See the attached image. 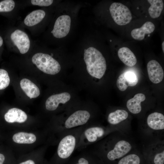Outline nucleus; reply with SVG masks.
I'll return each mask as SVG.
<instances>
[{"label":"nucleus","instance_id":"obj_1","mask_svg":"<svg viewBox=\"0 0 164 164\" xmlns=\"http://www.w3.org/2000/svg\"><path fill=\"white\" fill-rule=\"evenodd\" d=\"M84 6L83 3L64 1L59 5L58 15L56 18L50 33L64 46L72 38L77 28L78 15Z\"/></svg>","mask_w":164,"mask_h":164},{"label":"nucleus","instance_id":"obj_2","mask_svg":"<svg viewBox=\"0 0 164 164\" xmlns=\"http://www.w3.org/2000/svg\"><path fill=\"white\" fill-rule=\"evenodd\" d=\"M75 48L81 56L88 73L93 77L101 78L107 69L106 61L96 46L94 35L90 29L81 37Z\"/></svg>","mask_w":164,"mask_h":164},{"label":"nucleus","instance_id":"obj_3","mask_svg":"<svg viewBox=\"0 0 164 164\" xmlns=\"http://www.w3.org/2000/svg\"><path fill=\"white\" fill-rule=\"evenodd\" d=\"M86 126L64 132V135L60 142L57 149V154L60 164H65L68 161L76 149L81 133Z\"/></svg>","mask_w":164,"mask_h":164},{"label":"nucleus","instance_id":"obj_4","mask_svg":"<svg viewBox=\"0 0 164 164\" xmlns=\"http://www.w3.org/2000/svg\"><path fill=\"white\" fill-rule=\"evenodd\" d=\"M50 54L42 53L34 54L32 58V62L37 68L43 72L47 74L55 75L61 70V66L60 63Z\"/></svg>","mask_w":164,"mask_h":164},{"label":"nucleus","instance_id":"obj_5","mask_svg":"<svg viewBox=\"0 0 164 164\" xmlns=\"http://www.w3.org/2000/svg\"><path fill=\"white\" fill-rule=\"evenodd\" d=\"M87 126L80 135L77 148H82L94 143L105 136L108 132L106 128L98 126Z\"/></svg>","mask_w":164,"mask_h":164},{"label":"nucleus","instance_id":"obj_6","mask_svg":"<svg viewBox=\"0 0 164 164\" xmlns=\"http://www.w3.org/2000/svg\"><path fill=\"white\" fill-rule=\"evenodd\" d=\"M109 12L113 20L118 25H126L132 19V14L129 9L120 3H112L109 7Z\"/></svg>","mask_w":164,"mask_h":164},{"label":"nucleus","instance_id":"obj_7","mask_svg":"<svg viewBox=\"0 0 164 164\" xmlns=\"http://www.w3.org/2000/svg\"><path fill=\"white\" fill-rule=\"evenodd\" d=\"M91 117L90 113L86 110H77L70 115L64 121L62 127L64 132L77 128L83 126Z\"/></svg>","mask_w":164,"mask_h":164},{"label":"nucleus","instance_id":"obj_8","mask_svg":"<svg viewBox=\"0 0 164 164\" xmlns=\"http://www.w3.org/2000/svg\"><path fill=\"white\" fill-rule=\"evenodd\" d=\"M132 146L128 141L121 140L116 142L112 146L107 149L106 158L108 161H113L123 157L129 152Z\"/></svg>","mask_w":164,"mask_h":164},{"label":"nucleus","instance_id":"obj_9","mask_svg":"<svg viewBox=\"0 0 164 164\" xmlns=\"http://www.w3.org/2000/svg\"><path fill=\"white\" fill-rule=\"evenodd\" d=\"M11 39L21 54H25L29 50L30 41L27 34L19 30H15L11 35Z\"/></svg>","mask_w":164,"mask_h":164},{"label":"nucleus","instance_id":"obj_10","mask_svg":"<svg viewBox=\"0 0 164 164\" xmlns=\"http://www.w3.org/2000/svg\"><path fill=\"white\" fill-rule=\"evenodd\" d=\"M149 78L154 84H158L162 80L164 73L163 70L159 63L155 60L149 61L147 64Z\"/></svg>","mask_w":164,"mask_h":164},{"label":"nucleus","instance_id":"obj_11","mask_svg":"<svg viewBox=\"0 0 164 164\" xmlns=\"http://www.w3.org/2000/svg\"><path fill=\"white\" fill-rule=\"evenodd\" d=\"M138 78L133 72L127 71L121 74L118 77L116 84L118 89L121 91H124L128 86L133 87L136 85Z\"/></svg>","mask_w":164,"mask_h":164},{"label":"nucleus","instance_id":"obj_12","mask_svg":"<svg viewBox=\"0 0 164 164\" xmlns=\"http://www.w3.org/2000/svg\"><path fill=\"white\" fill-rule=\"evenodd\" d=\"M70 94L67 92L53 95L46 100V108L49 111H54L57 108L60 104L66 103L70 100Z\"/></svg>","mask_w":164,"mask_h":164},{"label":"nucleus","instance_id":"obj_13","mask_svg":"<svg viewBox=\"0 0 164 164\" xmlns=\"http://www.w3.org/2000/svg\"><path fill=\"white\" fill-rule=\"evenodd\" d=\"M148 127L155 131L164 129V116L162 113L154 112L149 114L147 119Z\"/></svg>","mask_w":164,"mask_h":164},{"label":"nucleus","instance_id":"obj_14","mask_svg":"<svg viewBox=\"0 0 164 164\" xmlns=\"http://www.w3.org/2000/svg\"><path fill=\"white\" fill-rule=\"evenodd\" d=\"M5 121L10 123H23L27 120V116L25 112L16 108L9 109L4 115Z\"/></svg>","mask_w":164,"mask_h":164},{"label":"nucleus","instance_id":"obj_15","mask_svg":"<svg viewBox=\"0 0 164 164\" xmlns=\"http://www.w3.org/2000/svg\"><path fill=\"white\" fill-rule=\"evenodd\" d=\"M155 28L154 24L151 22L147 21L145 23L142 27L133 29L131 32L132 37L135 40H143L146 34L152 32Z\"/></svg>","mask_w":164,"mask_h":164},{"label":"nucleus","instance_id":"obj_16","mask_svg":"<svg viewBox=\"0 0 164 164\" xmlns=\"http://www.w3.org/2000/svg\"><path fill=\"white\" fill-rule=\"evenodd\" d=\"M118 54L121 60L128 66H133L137 63V60L135 56L128 47H124L120 48Z\"/></svg>","mask_w":164,"mask_h":164},{"label":"nucleus","instance_id":"obj_17","mask_svg":"<svg viewBox=\"0 0 164 164\" xmlns=\"http://www.w3.org/2000/svg\"><path fill=\"white\" fill-rule=\"evenodd\" d=\"M21 87L30 99L37 97L40 94L38 87L29 80L24 78L20 82Z\"/></svg>","mask_w":164,"mask_h":164},{"label":"nucleus","instance_id":"obj_18","mask_svg":"<svg viewBox=\"0 0 164 164\" xmlns=\"http://www.w3.org/2000/svg\"><path fill=\"white\" fill-rule=\"evenodd\" d=\"M145 99V95L142 93L136 94L132 98L128 101L126 106L128 110L133 114L139 113L142 110L141 102Z\"/></svg>","mask_w":164,"mask_h":164},{"label":"nucleus","instance_id":"obj_19","mask_svg":"<svg viewBox=\"0 0 164 164\" xmlns=\"http://www.w3.org/2000/svg\"><path fill=\"white\" fill-rule=\"evenodd\" d=\"M46 15V12L43 10L38 9L33 11L26 17L24 23L28 26H34L42 21Z\"/></svg>","mask_w":164,"mask_h":164},{"label":"nucleus","instance_id":"obj_20","mask_svg":"<svg viewBox=\"0 0 164 164\" xmlns=\"http://www.w3.org/2000/svg\"><path fill=\"white\" fill-rule=\"evenodd\" d=\"M128 116V114L126 111L118 109L109 114L107 120L110 124L115 125L127 119Z\"/></svg>","mask_w":164,"mask_h":164},{"label":"nucleus","instance_id":"obj_21","mask_svg":"<svg viewBox=\"0 0 164 164\" xmlns=\"http://www.w3.org/2000/svg\"><path fill=\"white\" fill-rule=\"evenodd\" d=\"M69 164H98L93 154L84 152L74 158Z\"/></svg>","mask_w":164,"mask_h":164},{"label":"nucleus","instance_id":"obj_22","mask_svg":"<svg viewBox=\"0 0 164 164\" xmlns=\"http://www.w3.org/2000/svg\"><path fill=\"white\" fill-rule=\"evenodd\" d=\"M150 5L148 12L150 17L153 19L159 17L163 9V1L162 0H148Z\"/></svg>","mask_w":164,"mask_h":164},{"label":"nucleus","instance_id":"obj_23","mask_svg":"<svg viewBox=\"0 0 164 164\" xmlns=\"http://www.w3.org/2000/svg\"><path fill=\"white\" fill-rule=\"evenodd\" d=\"M14 142L19 144H32L36 140V137L33 134L19 132L15 134L12 137Z\"/></svg>","mask_w":164,"mask_h":164},{"label":"nucleus","instance_id":"obj_24","mask_svg":"<svg viewBox=\"0 0 164 164\" xmlns=\"http://www.w3.org/2000/svg\"><path fill=\"white\" fill-rule=\"evenodd\" d=\"M141 159L139 156L135 154H131L122 158L118 164H140Z\"/></svg>","mask_w":164,"mask_h":164},{"label":"nucleus","instance_id":"obj_25","mask_svg":"<svg viewBox=\"0 0 164 164\" xmlns=\"http://www.w3.org/2000/svg\"><path fill=\"white\" fill-rule=\"evenodd\" d=\"M10 78L7 72L5 70L0 69V90H3L9 85Z\"/></svg>","mask_w":164,"mask_h":164},{"label":"nucleus","instance_id":"obj_26","mask_svg":"<svg viewBox=\"0 0 164 164\" xmlns=\"http://www.w3.org/2000/svg\"><path fill=\"white\" fill-rule=\"evenodd\" d=\"M155 153L153 158L154 164H164V146L159 147L155 148Z\"/></svg>","mask_w":164,"mask_h":164},{"label":"nucleus","instance_id":"obj_27","mask_svg":"<svg viewBox=\"0 0 164 164\" xmlns=\"http://www.w3.org/2000/svg\"><path fill=\"white\" fill-rule=\"evenodd\" d=\"M15 6V3L12 0H5L0 2V12L12 11Z\"/></svg>","mask_w":164,"mask_h":164},{"label":"nucleus","instance_id":"obj_28","mask_svg":"<svg viewBox=\"0 0 164 164\" xmlns=\"http://www.w3.org/2000/svg\"><path fill=\"white\" fill-rule=\"evenodd\" d=\"M53 0H32L31 4L33 5L47 7L51 5L53 3Z\"/></svg>","mask_w":164,"mask_h":164},{"label":"nucleus","instance_id":"obj_29","mask_svg":"<svg viewBox=\"0 0 164 164\" xmlns=\"http://www.w3.org/2000/svg\"><path fill=\"white\" fill-rule=\"evenodd\" d=\"M19 164H35V163L33 160H28L20 163Z\"/></svg>","mask_w":164,"mask_h":164},{"label":"nucleus","instance_id":"obj_30","mask_svg":"<svg viewBox=\"0 0 164 164\" xmlns=\"http://www.w3.org/2000/svg\"><path fill=\"white\" fill-rule=\"evenodd\" d=\"M5 157L4 155L0 153V164H3L5 160Z\"/></svg>","mask_w":164,"mask_h":164},{"label":"nucleus","instance_id":"obj_31","mask_svg":"<svg viewBox=\"0 0 164 164\" xmlns=\"http://www.w3.org/2000/svg\"><path fill=\"white\" fill-rule=\"evenodd\" d=\"M3 43V39L0 36V47L2 46Z\"/></svg>","mask_w":164,"mask_h":164},{"label":"nucleus","instance_id":"obj_32","mask_svg":"<svg viewBox=\"0 0 164 164\" xmlns=\"http://www.w3.org/2000/svg\"><path fill=\"white\" fill-rule=\"evenodd\" d=\"M162 50L163 51V52L164 53V41H163V42L162 43Z\"/></svg>","mask_w":164,"mask_h":164}]
</instances>
